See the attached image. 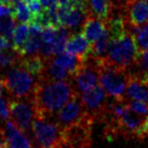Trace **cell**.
<instances>
[{
    "label": "cell",
    "mask_w": 148,
    "mask_h": 148,
    "mask_svg": "<svg viewBox=\"0 0 148 148\" xmlns=\"http://www.w3.org/2000/svg\"><path fill=\"white\" fill-rule=\"evenodd\" d=\"M77 95L72 80H39L33 97L36 116L55 118L56 114Z\"/></svg>",
    "instance_id": "6da1fadb"
},
{
    "label": "cell",
    "mask_w": 148,
    "mask_h": 148,
    "mask_svg": "<svg viewBox=\"0 0 148 148\" xmlns=\"http://www.w3.org/2000/svg\"><path fill=\"white\" fill-rule=\"evenodd\" d=\"M139 55L140 52L138 50L135 38L127 32L119 39L110 41L107 57L99 61H103L115 67L129 70L136 66Z\"/></svg>",
    "instance_id": "7a4b0ae2"
},
{
    "label": "cell",
    "mask_w": 148,
    "mask_h": 148,
    "mask_svg": "<svg viewBox=\"0 0 148 148\" xmlns=\"http://www.w3.org/2000/svg\"><path fill=\"white\" fill-rule=\"evenodd\" d=\"M31 141L34 148H65L62 130L52 117L35 116Z\"/></svg>",
    "instance_id": "3957f363"
},
{
    "label": "cell",
    "mask_w": 148,
    "mask_h": 148,
    "mask_svg": "<svg viewBox=\"0 0 148 148\" xmlns=\"http://www.w3.org/2000/svg\"><path fill=\"white\" fill-rule=\"evenodd\" d=\"M2 81L5 90L12 99H33L39 80L21 65H16L2 76Z\"/></svg>",
    "instance_id": "277c9868"
},
{
    "label": "cell",
    "mask_w": 148,
    "mask_h": 148,
    "mask_svg": "<svg viewBox=\"0 0 148 148\" xmlns=\"http://www.w3.org/2000/svg\"><path fill=\"white\" fill-rule=\"evenodd\" d=\"M99 64V83L109 97L117 101L125 99L126 88L130 71L123 68L109 65L97 60Z\"/></svg>",
    "instance_id": "5b68a950"
},
{
    "label": "cell",
    "mask_w": 148,
    "mask_h": 148,
    "mask_svg": "<svg viewBox=\"0 0 148 148\" xmlns=\"http://www.w3.org/2000/svg\"><path fill=\"white\" fill-rule=\"evenodd\" d=\"M95 118L89 115L85 120L62 130L65 148H89L92 143V127Z\"/></svg>",
    "instance_id": "8992f818"
},
{
    "label": "cell",
    "mask_w": 148,
    "mask_h": 148,
    "mask_svg": "<svg viewBox=\"0 0 148 148\" xmlns=\"http://www.w3.org/2000/svg\"><path fill=\"white\" fill-rule=\"evenodd\" d=\"M36 116L33 99H11L10 117L12 121L29 139L33 138V122Z\"/></svg>",
    "instance_id": "52a82bcc"
},
{
    "label": "cell",
    "mask_w": 148,
    "mask_h": 148,
    "mask_svg": "<svg viewBox=\"0 0 148 148\" xmlns=\"http://www.w3.org/2000/svg\"><path fill=\"white\" fill-rule=\"evenodd\" d=\"M89 114L86 111L80 99L79 95L68 101L55 116L56 123L59 125L61 130L69 128L71 126L82 122L88 117Z\"/></svg>",
    "instance_id": "ba28073f"
},
{
    "label": "cell",
    "mask_w": 148,
    "mask_h": 148,
    "mask_svg": "<svg viewBox=\"0 0 148 148\" xmlns=\"http://www.w3.org/2000/svg\"><path fill=\"white\" fill-rule=\"evenodd\" d=\"M78 95H82L99 85V64L95 58L88 59L72 78Z\"/></svg>",
    "instance_id": "9c48e42d"
},
{
    "label": "cell",
    "mask_w": 148,
    "mask_h": 148,
    "mask_svg": "<svg viewBox=\"0 0 148 148\" xmlns=\"http://www.w3.org/2000/svg\"><path fill=\"white\" fill-rule=\"evenodd\" d=\"M79 97L86 111L91 114L95 120L101 119L109 105V95H107L105 89L99 84L91 90L79 95Z\"/></svg>",
    "instance_id": "30bf717a"
},
{
    "label": "cell",
    "mask_w": 148,
    "mask_h": 148,
    "mask_svg": "<svg viewBox=\"0 0 148 148\" xmlns=\"http://www.w3.org/2000/svg\"><path fill=\"white\" fill-rule=\"evenodd\" d=\"M125 99L148 103V74L138 70L130 72Z\"/></svg>",
    "instance_id": "8fae6325"
},
{
    "label": "cell",
    "mask_w": 148,
    "mask_h": 148,
    "mask_svg": "<svg viewBox=\"0 0 148 148\" xmlns=\"http://www.w3.org/2000/svg\"><path fill=\"white\" fill-rule=\"evenodd\" d=\"M124 16L130 27H141L148 21L147 0H128L123 9Z\"/></svg>",
    "instance_id": "7c38bea8"
},
{
    "label": "cell",
    "mask_w": 148,
    "mask_h": 148,
    "mask_svg": "<svg viewBox=\"0 0 148 148\" xmlns=\"http://www.w3.org/2000/svg\"><path fill=\"white\" fill-rule=\"evenodd\" d=\"M65 52L77 56L82 61L86 62L91 58L92 46L85 39L82 33L71 34L66 43Z\"/></svg>",
    "instance_id": "4fadbf2b"
},
{
    "label": "cell",
    "mask_w": 148,
    "mask_h": 148,
    "mask_svg": "<svg viewBox=\"0 0 148 148\" xmlns=\"http://www.w3.org/2000/svg\"><path fill=\"white\" fill-rule=\"evenodd\" d=\"M7 148H34L31 139L13 123L6 121L4 126Z\"/></svg>",
    "instance_id": "5bb4252c"
},
{
    "label": "cell",
    "mask_w": 148,
    "mask_h": 148,
    "mask_svg": "<svg viewBox=\"0 0 148 148\" xmlns=\"http://www.w3.org/2000/svg\"><path fill=\"white\" fill-rule=\"evenodd\" d=\"M106 32H107V23L91 14L87 15L86 19L81 27V33L91 45H93Z\"/></svg>",
    "instance_id": "9a60e30c"
},
{
    "label": "cell",
    "mask_w": 148,
    "mask_h": 148,
    "mask_svg": "<svg viewBox=\"0 0 148 148\" xmlns=\"http://www.w3.org/2000/svg\"><path fill=\"white\" fill-rule=\"evenodd\" d=\"M89 14L107 23L114 14V6L111 0H88Z\"/></svg>",
    "instance_id": "2e32d148"
},
{
    "label": "cell",
    "mask_w": 148,
    "mask_h": 148,
    "mask_svg": "<svg viewBox=\"0 0 148 148\" xmlns=\"http://www.w3.org/2000/svg\"><path fill=\"white\" fill-rule=\"evenodd\" d=\"M40 80L44 81H67L72 80V76L64 68L54 62L53 58L46 60V66L43 76Z\"/></svg>",
    "instance_id": "e0dca14e"
},
{
    "label": "cell",
    "mask_w": 148,
    "mask_h": 148,
    "mask_svg": "<svg viewBox=\"0 0 148 148\" xmlns=\"http://www.w3.org/2000/svg\"><path fill=\"white\" fill-rule=\"evenodd\" d=\"M53 60L57 65H59L60 67L64 68L66 71H68V73L71 75L72 78L84 64V61H82L79 57L69 54L67 52H64L60 55L55 56Z\"/></svg>",
    "instance_id": "ac0fdd59"
},
{
    "label": "cell",
    "mask_w": 148,
    "mask_h": 148,
    "mask_svg": "<svg viewBox=\"0 0 148 148\" xmlns=\"http://www.w3.org/2000/svg\"><path fill=\"white\" fill-rule=\"evenodd\" d=\"M18 65L23 67L32 75H34L38 80H40L43 76L44 70H45L46 60L43 59L39 54L25 56V57H21Z\"/></svg>",
    "instance_id": "d6986e66"
},
{
    "label": "cell",
    "mask_w": 148,
    "mask_h": 148,
    "mask_svg": "<svg viewBox=\"0 0 148 148\" xmlns=\"http://www.w3.org/2000/svg\"><path fill=\"white\" fill-rule=\"evenodd\" d=\"M88 14V8L74 5L71 3V8L66 17L63 27H66L69 31H74V29H78L79 27H81Z\"/></svg>",
    "instance_id": "ffe728a7"
},
{
    "label": "cell",
    "mask_w": 148,
    "mask_h": 148,
    "mask_svg": "<svg viewBox=\"0 0 148 148\" xmlns=\"http://www.w3.org/2000/svg\"><path fill=\"white\" fill-rule=\"evenodd\" d=\"M13 5V14L12 17L14 21L21 23H29L33 21V16L29 11L25 0H18Z\"/></svg>",
    "instance_id": "44dd1931"
},
{
    "label": "cell",
    "mask_w": 148,
    "mask_h": 148,
    "mask_svg": "<svg viewBox=\"0 0 148 148\" xmlns=\"http://www.w3.org/2000/svg\"><path fill=\"white\" fill-rule=\"evenodd\" d=\"M21 56L12 48L0 51V68L2 70L11 68L19 64Z\"/></svg>",
    "instance_id": "7402d4cb"
},
{
    "label": "cell",
    "mask_w": 148,
    "mask_h": 148,
    "mask_svg": "<svg viewBox=\"0 0 148 148\" xmlns=\"http://www.w3.org/2000/svg\"><path fill=\"white\" fill-rule=\"evenodd\" d=\"M29 36V25L27 23H19L16 25L13 34L12 49L18 52L23 44L27 41Z\"/></svg>",
    "instance_id": "603a6c76"
},
{
    "label": "cell",
    "mask_w": 148,
    "mask_h": 148,
    "mask_svg": "<svg viewBox=\"0 0 148 148\" xmlns=\"http://www.w3.org/2000/svg\"><path fill=\"white\" fill-rule=\"evenodd\" d=\"M70 35H71V33L66 27H59L57 29L55 40H54V43H53V49H54L55 56L60 55V54L65 52L66 43H67Z\"/></svg>",
    "instance_id": "cb8c5ba5"
},
{
    "label": "cell",
    "mask_w": 148,
    "mask_h": 148,
    "mask_svg": "<svg viewBox=\"0 0 148 148\" xmlns=\"http://www.w3.org/2000/svg\"><path fill=\"white\" fill-rule=\"evenodd\" d=\"M16 27L15 21L12 16L0 18V35L3 36L9 42L13 40V34Z\"/></svg>",
    "instance_id": "d4e9b609"
},
{
    "label": "cell",
    "mask_w": 148,
    "mask_h": 148,
    "mask_svg": "<svg viewBox=\"0 0 148 148\" xmlns=\"http://www.w3.org/2000/svg\"><path fill=\"white\" fill-rule=\"evenodd\" d=\"M126 106L127 108L133 113L137 114V115L141 116L143 118H146L148 116V103H140V101H128L125 99Z\"/></svg>",
    "instance_id": "484cf974"
},
{
    "label": "cell",
    "mask_w": 148,
    "mask_h": 148,
    "mask_svg": "<svg viewBox=\"0 0 148 148\" xmlns=\"http://www.w3.org/2000/svg\"><path fill=\"white\" fill-rule=\"evenodd\" d=\"M25 2H27V7H29V11L32 13V16H33L32 23H36L38 18L43 14L45 8H43V5L41 4L40 0H25Z\"/></svg>",
    "instance_id": "4316f807"
},
{
    "label": "cell",
    "mask_w": 148,
    "mask_h": 148,
    "mask_svg": "<svg viewBox=\"0 0 148 148\" xmlns=\"http://www.w3.org/2000/svg\"><path fill=\"white\" fill-rule=\"evenodd\" d=\"M136 66L138 67V71L148 74V50L140 53Z\"/></svg>",
    "instance_id": "83f0119b"
},
{
    "label": "cell",
    "mask_w": 148,
    "mask_h": 148,
    "mask_svg": "<svg viewBox=\"0 0 148 148\" xmlns=\"http://www.w3.org/2000/svg\"><path fill=\"white\" fill-rule=\"evenodd\" d=\"M10 117V101L0 97V120L7 121Z\"/></svg>",
    "instance_id": "f1b7e54d"
},
{
    "label": "cell",
    "mask_w": 148,
    "mask_h": 148,
    "mask_svg": "<svg viewBox=\"0 0 148 148\" xmlns=\"http://www.w3.org/2000/svg\"><path fill=\"white\" fill-rule=\"evenodd\" d=\"M13 14V5L7 4V3H1L0 4V18L10 17Z\"/></svg>",
    "instance_id": "f546056e"
},
{
    "label": "cell",
    "mask_w": 148,
    "mask_h": 148,
    "mask_svg": "<svg viewBox=\"0 0 148 148\" xmlns=\"http://www.w3.org/2000/svg\"><path fill=\"white\" fill-rule=\"evenodd\" d=\"M9 48H12V46L10 45V42L5 39L3 36L0 35V51L9 49Z\"/></svg>",
    "instance_id": "4dcf8cb0"
},
{
    "label": "cell",
    "mask_w": 148,
    "mask_h": 148,
    "mask_svg": "<svg viewBox=\"0 0 148 148\" xmlns=\"http://www.w3.org/2000/svg\"><path fill=\"white\" fill-rule=\"evenodd\" d=\"M7 147L6 144V138H5V131L4 128H2L0 126V148Z\"/></svg>",
    "instance_id": "1f68e13d"
},
{
    "label": "cell",
    "mask_w": 148,
    "mask_h": 148,
    "mask_svg": "<svg viewBox=\"0 0 148 148\" xmlns=\"http://www.w3.org/2000/svg\"><path fill=\"white\" fill-rule=\"evenodd\" d=\"M145 139H148V116L145 118L143 128H142V140Z\"/></svg>",
    "instance_id": "d6a6232c"
},
{
    "label": "cell",
    "mask_w": 148,
    "mask_h": 148,
    "mask_svg": "<svg viewBox=\"0 0 148 148\" xmlns=\"http://www.w3.org/2000/svg\"><path fill=\"white\" fill-rule=\"evenodd\" d=\"M72 4L88 8V0H72Z\"/></svg>",
    "instance_id": "836d02e7"
},
{
    "label": "cell",
    "mask_w": 148,
    "mask_h": 148,
    "mask_svg": "<svg viewBox=\"0 0 148 148\" xmlns=\"http://www.w3.org/2000/svg\"><path fill=\"white\" fill-rule=\"evenodd\" d=\"M54 1H55V3H57L59 7L68 6L72 3V0H54Z\"/></svg>",
    "instance_id": "e575fe53"
},
{
    "label": "cell",
    "mask_w": 148,
    "mask_h": 148,
    "mask_svg": "<svg viewBox=\"0 0 148 148\" xmlns=\"http://www.w3.org/2000/svg\"><path fill=\"white\" fill-rule=\"evenodd\" d=\"M40 2H41V4L43 5L44 8H47V7H49L50 5H51L52 3L55 2V1H54V0H40Z\"/></svg>",
    "instance_id": "d590c367"
},
{
    "label": "cell",
    "mask_w": 148,
    "mask_h": 148,
    "mask_svg": "<svg viewBox=\"0 0 148 148\" xmlns=\"http://www.w3.org/2000/svg\"><path fill=\"white\" fill-rule=\"evenodd\" d=\"M4 88V85H3V81H2V78L0 77V97L2 95V90Z\"/></svg>",
    "instance_id": "8d00e7d4"
},
{
    "label": "cell",
    "mask_w": 148,
    "mask_h": 148,
    "mask_svg": "<svg viewBox=\"0 0 148 148\" xmlns=\"http://www.w3.org/2000/svg\"><path fill=\"white\" fill-rule=\"evenodd\" d=\"M16 1H18V0H5L4 3H7V4H14Z\"/></svg>",
    "instance_id": "74e56055"
},
{
    "label": "cell",
    "mask_w": 148,
    "mask_h": 148,
    "mask_svg": "<svg viewBox=\"0 0 148 148\" xmlns=\"http://www.w3.org/2000/svg\"><path fill=\"white\" fill-rule=\"evenodd\" d=\"M5 2V0H0V4H1V3H4Z\"/></svg>",
    "instance_id": "f35d334b"
},
{
    "label": "cell",
    "mask_w": 148,
    "mask_h": 148,
    "mask_svg": "<svg viewBox=\"0 0 148 148\" xmlns=\"http://www.w3.org/2000/svg\"><path fill=\"white\" fill-rule=\"evenodd\" d=\"M4 148H7V147H4Z\"/></svg>",
    "instance_id": "ab89813d"
},
{
    "label": "cell",
    "mask_w": 148,
    "mask_h": 148,
    "mask_svg": "<svg viewBox=\"0 0 148 148\" xmlns=\"http://www.w3.org/2000/svg\"><path fill=\"white\" fill-rule=\"evenodd\" d=\"M147 1H148V0H147Z\"/></svg>",
    "instance_id": "60d3db41"
}]
</instances>
